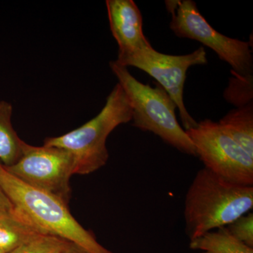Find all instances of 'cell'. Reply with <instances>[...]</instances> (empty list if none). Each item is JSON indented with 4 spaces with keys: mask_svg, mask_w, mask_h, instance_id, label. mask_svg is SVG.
<instances>
[{
    "mask_svg": "<svg viewBox=\"0 0 253 253\" xmlns=\"http://www.w3.org/2000/svg\"><path fill=\"white\" fill-rule=\"evenodd\" d=\"M13 208L14 206L0 188V212L11 211Z\"/></svg>",
    "mask_w": 253,
    "mask_h": 253,
    "instance_id": "cell-17",
    "label": "cell"
},
{
    "mask_svg": "<svg viewBox=\"0 0 253 253\" xmlns=\"http://www.w3.org/2000/svg\"><path fill=\"white\" fill-rule=\"evenodd\" d=\"M64 253H87L83 251L81 248L73 244L69 249L67 250Z\"/></svg>",
    "mask_w": 253,
    "mask_h": 253,
    "instance_id": "cell-18",
    "label": "cell"
},
{
    "mask_svg": "<svg viewBox=\"0 0 253 253\" xmlns=\"http://www.w3.org/2000/svg\"><path fill=\"white\" fill-rule=\"evenodd\" d=\"M0 188L13 206L43 233L61 238L87 253H114L100 244L75 217L68 204L54 195L28 185L0 163Z\"/></svg>",
    "mask_w": 253,
    "mask_h": 253,
    "instance_id": "cell-2",
    "label": "cell"
},
{
    "mask_svg": "<svg viewBox=\"0 0 253 253\" xmlns=\"http://www.w3.org/2000/svg\"><path fill=\"white\" fill-rule=\"evenodd\" d=\"M44 234L14 207L11 211L0 212V253H9Z\"/></svg>",
    "mask_w": 253,
    "mask_h": 253,
    "instance_id": "cell-10",
    "label": "cell"
},
{
    "mask_svg": "<svg viewBox=\"0 0 253 253\" xmlns=\"http://www.w3.org/2000/svg\"><path fill=\"white\" fill-rule=\"evenodd\" d=\"M116 61L124 67L139 68L155 78L175 103L184 130L197 126L184 105V87L189 68L208 63L207 53L203 46L191 54L174 56L158 52L149 44L127 54L118 55Z\"/></svg>",
    "mask_w": 253,
    "mask_h": 253,
    "instance_id": "cell-7",
    "label": "cell"
},
{
    "mask_svg": "<svg viewBox=\"0 0 253 253\" xmlns=\"http://www.w3.org/2000/svg\"><path fill=\"white\" fill-rule=\"evenodd\" d=\"M132 110L126 93L118 83L106 99L97 116L66 134L46 138L44 144L71 153L75 174H90L104 167L109 158L106 140L118 126L130 122Z\"/></svg>",
    "mask_w": 253,
    "mask_h": 253,
    "instance_id": "cell-3",
    "label": "cell"
},
{
    "mask_svg": "<svg viewBox=\"0 0 253 253\" xmlns=\"http://www.w3.org/2000/svg\"><path fill=\"white\" fill-rule=\"evenodd\" d=\"M4 168L25 184L54 195L69 204L70 179L75 174V161L66 150L26 144L17 162Z\"/></svg>",
    "mask_w": 253,
    "mask_h": 253,
    "instance_id": "cell-8",
    "label": "cell"
},
{
    "mask_svg": "<svg viewBox=\"0 0 253 253\" xmlns=\"http://www.w3.org/2000/svg\"><path fill=\"white\" fill-rule=\"evenodd\" d=\"M172 14L169 28L176 36L194 40L212 49L219 59L229 63L233 72L253 76V57L251 44L221 34L208 23L191 0L166 1Z\"/></svg>",
    "mask_w": 253,
    "mask_h": 253,
    "instance_id": "cell-6",
    "label": "cell"
},
{
    "mask_svg": "<svg viewBox=\"0 0 253 253\" xmlns=\"http://www.w3.org/2000/svg\"><path fill=\"white\" fill-rule=\"evenodd\" d=\"M253 208V186L228 182L206 168L196 173L186 192L184 217L190 241L227 226Z\"/></svg>",
    "mask_w": 253,
    "mask_h": 253,
    "instance_id": "cell-1",
    "label": "cell"
},
{
    "mask_svg": "<svg viewBox=\"0 0 253 253\" xmlns=\"http://www.w3.org/2000/svg\"><path fill=\"white\" fill-rule=\"evenodd\" d=\"M110 28L118 44V55L149 45L143 32L140 10L133 0L106 1Z\"/></svg>",
    "mask_w": 253,
    "mask_h": 253,
    "instance_id": "cell-9",
    "label": "cell"
},
{
    "mask_svg": "<svg viewBox=\"0 0 253 253\" xmlns=\"http://www.w3.org/2000/svg\"><path fill=\"white\" fill-rule=\"evenodd\" d=\"M218 123L253 157V103L231 110Z\"/></svg>",
    "mask_w": 253,
    "mask_h": 253,
    "instance_id": "cell-12",
    "label": "cell"
},
{
    "mask_svg": "<svg viewBox=\"0 0 253 253\" xmlns=\"http://www.w3.org/2000/svg\"><path fill=\"white\" fill-rule=\"evenodd\" d=\"M73 244L49 234H41L9 253H64Z\"/></svg>",
    "mask_w": 253,
    "mask_h": 253,
    "instance_id": "cell-15",
    "label": "cell"
},
{
    "mask_svg": "<svg viewBox=\"0 0 253 253\" xmlns=\"http://www.w3.org/2000/svg\"><path fill=\"white\" fill-rule=\"evenodd\" d=\"M189 248L194 251H201V253H253V248L236 239L226 226L208 231L191 240Z\"/></svg>",
    "mask_w": 253,
    "mask_h": 253,
    "instance_id": "cell-13",
    "label": "cell"
},
{
    "mask_svg": "<svg viewBox=\"0 0 253 253\" xmlns=\"http://www.w3.org/2000/svg\"><path fill=\"white\" fill-rule=\"evenodd\" d=\"M109 66L129 100L133 126L154 133L181 153L197 157L192 141L176 120V106L167 91L158 83L156 86L143 84L116 61Z\"/></svg>",
    "mask_w": 253,
    "mask_h": 253,
    "instance_id": "cell-4",
    "label": "cell"
},
{
    "mask_svg": "<svg viewBox=\"0 0 253 253\" xmlns=\"http://www.w3.org/2000/svg\"><path fill=\"white\" fill-rule=\"evenodd\" d=\"M229 233L236 239L253 248V213L248 212L226 226Z\"/></svg>",
    "mask_w": 253,
    "mask_h": 253,
    "instance_id": "cell-16",
    "label": "cell"
},
{
    "mask_svg": "<svg viewBox=\"0 0 253 253\" xmlns=\"http://www.w3.org/2000/svg\"><path fill=\"white\" fill-rule=\"evenodd\" d=\"M204 168L231 184L253 186V157L219 123L206 119L185 130Z\"/></svg>",
    "mask_w": 253,
    "mask_h": 253,
    "instance_id": "cell-5",
    "label": "cell"
},
{
    "mask_svg": "<svg viewBox=\"0 0 253 253\" xmlns=\"http://www.w3.org/2000/svg\"><path fill=\"white\" fill-rule=\"evenodd\" d=\"M13 106L7 101H0V163L12 166L22 156L27 143L15 131L11 123Z\"/></svg>",
    "mask_w": 253,
    "mask_h": 253,
    "instance_id": "cell-11",
    "label": "cell"
},
{
    "mask_svg": "<svg viewBox=\"0 0 253 253\" xmlns=\"http://www.w3.org/2000/svg\"><path fill=\"white\" fill-rule=\"evenodd\" d=\"M229 85L224 92V99L236 108L244 107L253 103V76H241L231 71Z\"/></svg>",
    "mask_w": 253,
    "mask_h": 253,
    "instance_id": "cell-14",
    "label": "cell"
}]
</instances>
